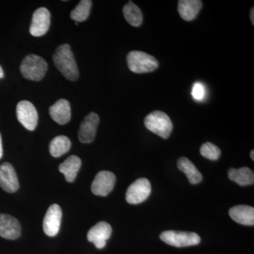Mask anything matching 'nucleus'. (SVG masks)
<instances>
[{"label": "nucleus", "instance_id": "1", "mask_svg": "<svg viewBox=\"0 0 254 254\" xmlns=\"http://www.w3.org/2000/svg\"><path fill=\"white\" fill-rule=\"evenodd\" d=\"M53 59L55 66L65 78L74 81L79 77L78 66L69 45L64 44L58 47Z\"/></svg>", "mask_w": 254, "mask_h": 254}, {"label": "nucleus", "instance_id": "2", "mask_svg": "<svg viewBox=\"0 0 254 254\" xmlns=\"http://www.w3.org/2000/svg\"><path fill=\"white\" fill-rule=\"evenodd\" d=\"M21 74L26 79L40 81L43 79L48 70L46 60L36 55H28L20 66Z\"/></svg>", "mask_w": 254, "mask_h": 254}, {"label": "nucleus", "instance_id": "3", "mask_svg": "<svg viewBox=\"0 0 254 254\" xmlns=\"http://www.w3.org/2000/svg\"><path fill=\"white\" fill-rule=\"evenodd\" d=\"M144 124L148 130L163 138H168L173 129V123L168 115L158 110L146 116Z\"/></svg>", "mask_w": 254, "mask_h": 254}, {"label": "nucleus", "instance_id": "4", "mask_svg": "<svg viewBox=\"0 0 254 254\" xmlns=\"http://www.w3.org/2000/svg\"><path fill=\"white\" fill-rule=\"evenodd\" d=\"M127 63L132 72L149 73L158 67V60L154 57L141 51H131L127 55Z\"/></svg>", "mask_w": 254, "mask_h": 254}, {"label": "nucleus", "instance_id": "5", "mask_svg": "<svg viewBox=\"0 0 254 254\" xmlns=\"http://www.w3.org/2000/svg\"><path fill=\"white\" fill-rule=\"evenodd\" d=\"M160 240L175 247H187L198 245L200 237L194 232L165 231L160 235Z\"/></svg>", "mask_w": 254, "mask_h": 254}, {"label": "nucleus", "instance_id": "6", "mask_svg": "<svg viewBox=\"0 0 254 254\" xmlns=\"http://www.w3.org/2000/svg\"><path fill=\"white\" fill-rule=\"evenodd\" d=\"M151 193V185L148 179L140 178L132 183L126 193V200L130 204H138L144 201Z\"/></svg>", "mask_w": 254, "mask_h": 254}, {"label": "nucleus", "instance_id": "7", "mask_svg": "<svg viewBox=\"0 0 254 254\" xmlns=\"http://www.w3.org/2000/svg\"><path fill=\"white\" fill-rule=\"evenodd\" d=\"M16 115L18 122L26 129L33 131L38 125V112L34 105L28 100H22L16 106Z\"/></svg>", "mask_w": 254, "mask_h": 254}, {"label": "nucleus", "instance_id": "8", "mask_svg": "<svg viewBox=\"0 0 254 254\" xmlns=\"http://www.w3.org/2000/svg\"><path fill=\"white\" fill-rule=\"evenodd\" d=\"M116 177L109 171H100L97 174L91 185L93 194L106 196L115 187Z\"/></svg>", "mask_w": 254, "mask_h": 254}, {"label": "nucleus", "instance_id": "9", "mask_svg": "<svg viewBox=\"0 0 254 254\" xmlns=\"http://www.w3.org/2000/svg\"><path fill=\"white\" fill-rule=\"evenodd\" d=\"M51 15L49 10L45 7L38 8L34 11L32 17L30 33L33 36H44L49 30Z\"/></svg>", "mask_w": 254, "mask_h": 254}, {"label": "nucleus", "instance_id": "10", "mask_svg": "<svg viewBox=\"0 0 254 254\" xmlns=\"http://www.w3.org/2000/svg\"><path fill=\"white\" fill-rule=\"evenodd\" d=\"M63 211L60 205H50L43 220V230L48 236L55 237L60 231Z\"/></svg>", "mask_w": 254, "mask_h": 254}, {"label": "nucleus", "instance_id": "11", "mask_svg": "<svg viewBox=\"0 0 254 254\" xmlns=\"http://www.w3.org/2000/svg\"><path fill=\"white\" fill-rule=\"evenodd\" d=\"M99 123L98 114L91 113L87 115L80 125L78 131V139L81 143H90L93 141Z\"/></svg>", "mask_w": 254, "mask_h": 254}, {"label": "nucleus", "instance_id": "12", "mask_svg": "<svg viewBox=\"0 0 254 254\" xmlns=\"http://www.w3.org/2000/svg\"><path fill=\"white\" fill-rule=\"evenodd\" d=\"M112 227L105 221L98 222L90 229L87 238L90 242L94 244L96 248L103 249L106 245L107 240H109L112 234Z\"/></svg>", "mask_w": 254, "mask_h": 254}, {"label": "nucleus", "instance_id": "13", "mask_svg": "<svg viewBox=\"0 0 254 254\" xmlns=\"http://www.w3.org/2000/svg\"><path fill=\"white\" fill-rule=\"evenodd\" d=\"M0 187L8 193H14L19 187L16 171L9 163L0 165Z\"/></svg>", "mask_w": 254, "mask_h": 254}, {"label": "nucleus", "instance_id": "14", "mask_svg": "<svg viewBox=\"0 0 254 254\" xmlns=\"http://www.w3.org/2000/svg\"><path fill=\"white\" fill-rule=\"evenodd\" d=\"M21 227L17 219L6 214L0 213V236L14 240L21 236Z\"/></svg>", "mask_w": 254, "mask_h": 254}, {"label": "nucleus", "instance_id": "15", "mask_svg": "<svg viewBox=\"0 0 254 254\" xmlns=\"http://www.w3.org/2000/svg\"><path fill=\"white\" fill-rule=\"evenodd\" d=\"M50 117L55 123L59 125H66L71 120V106L66 99L58 100L50 108Z\"/></svg>", "mask_w": 254, "mask_h": 254}, {"label": "nucleus", "instance_id": "16", "mask_svg": "<svg viewBox=\"0 0 254 254\" xmlns=\"http://www.w3.org/2000/svg\"><path fill=\"white\" fill-rule=\"evenodd\" d=\"M232 220L241 225L253 226L254 208L250 205H240L232 207L229 211Z\"/></svg>", "mask_w": 254, "mask_h": 254}, {"label": "nucleus", "instance_id": "17", "mask_svg": "<svg viewBox=\"0 0 254 254\" xmlns=\"http://www.w3.org/2000/svg\"><path fill=\"white\" fill-rule=\"evenodd\" d=\"M201 7L202 1L200 0H180L177 9L182 18L190 21L196 17Z\"/></svg>", "mask_w": 254, "mask_h": 254}, {"label": "nucleus", "instance_id": "18", "mask_svg": "<svg viewBox=\"0 0 254 254\" xmlns=\"http://www.w3.org/2000/svg\"><path fill=\"white\" fill-rule=\"evenodd\" d=\"M81 167V160L76 155H71L64 163L60 164V173L65 176L66 181L73 182Z\"/></svg>", "mask_w": 254, "mask_h": 254}, {"label": "nucleus", "instance_id": "19", "mask_svg": "<svg viewBox=\"0 0 254 254\" xmlns=\"http://www.w3.org/2000/svg\"><path fill=\"white\" fill-rule=\"evenodd\" d=\"M228 177L230 180L235 182L240 186H249L253 185L254 182L253 170L247 167H243L240 169H230L228 171Z\"/></svg>", "mask_w": 254, "mask_h": 254}, {"label": "nucleus", "instance_id": "20", "mask_svg": "<svg viewBox=\"0 0 254 254\" xmlns=\"http://www.w3.org/2000/svg\"><path fill=\"white\" fill-rule=\"evenodd\" d=\"M177 167H178L179 170H181L187 175L189 182L191 185H197L203 180L201 173L198 171L196 167L188 158L182 157L179 159L178 162H177Z\"/></svg>", "mask_w": 254, "mask_h": 254}, {"label": "nucleus", "instance_id": "21", "mask_svg": "<svg viewBox=\"0 0 254 254\" xmlns=\"http://www.w3.org/2000/svg\"><path fill=\"white\" fill-rule=\"evenodd\" d=\"M123 14L127 22L132 26L138 27L143 22V14L141 9L132 1H129L124 6Z\"/></svg>", "mask_w": 254, "mask_h": 254}, {"label": "nucleus", "instance_id": "22", "mask_svg": "<svg viewBox=\"0 0 254 254\" xmlns=\"http://www.w3.org/2000/svg\"><path fill=\"white\" fill-rule=\"evenodd\" d=\"M71 145V141L68 137L56 136L50 142L49 146L50 154L55 158L62 156L70 150Z\"/></svg>", "mask_w": 254, "mask_h": 254}, {"label": "nucleus", "instance_id": "23", "mask_svg": "<svg viewBox=\"0 0 254 254\" xmlns=\"http://www.w3.org/2000/svg\"><path fill=\"white\" fill-rule=\"evenodd\" d=\"M91 0H81L77 6L71 11L70 17L76 23L86 21L91 13Z\"/></svg>", "mask_w": 254, "mask_h": 254}, {"label": "nucleus", "instance_id": "24", "mask_svg": "<svg viewBox=\"0 0 254 254\" xmlns=\"http://www.w3.org/2000/svg\"><path fill=\"white\" fill-rule=\"evenodd\" d=\"M200 154L210 160H217L220 158L221 151L217 145L210 142L203 143L200 149Z\"/></svg>", "mask_w": 254, "mask_h": 254}, {"label": "nucleus", "instance_id": "25", "mask_svg": "<svg viewBox=\"0 0 254 254\" xmlns=\"http://www.w3.org/2000/svg\"><path fill=\"white\" fill-rule=\"evenodd\" d=\"M192 96L195 100H203L205 95V87L199 82L194 83L191 92Z\"/></svg>", "mask_w": 254, "mask_h": 254}, {"label": "nucleus", "instance_id": "26", "mask_svg": "<svg viewBox=\"0 0 254 254\" xmlns=\"http://www.w3.org/2000/svg\"><path fill=\"white\" fill-rule=\"evenodd\" d=\"M250 18L252 21V24H254V8L252 7L250 11Z\"/></svg>", "mask_w": 254, "mask_h": 254}, {"label": "nucleus", "instance_id": "27", "mask_svg": "<svg viewBox=\"0 0 254 254\" xmlns=\"http://www.w3.org/2000/svg\"><path fill=\"white\" fill-rule=\"evenodd\" d=\"M3 155L2 142H1V135H0V159L1 158Z\"/></svg>", "mask_w": 254, "mask_h": 254}, {"label": "nucleus", "instance_id": "28", "mask_svg": "<svg viewBox=\"0 0 254 254\" xmlns=\"http://www.w3.org/2000/svg\"><path fill=\"white\" fill-rule=\"evenodd\" d=\"M4 77V71H3L2 68L0 66V78Z\"/></svg>", "mask_w": 254, "mask_h": 254}, {"label": "nucleus", "instance_id": "29", "mask_svg": "<svg viewBox=\"0 0 254 254\" xmlns=\"http://www.w3.org/2000/svg\"><path fill=\"white\" fill-rule=\"evenodd\" d=\"M254 150H252V151H251V153H250V156H251V158L252 159V160H254Z\"/></svg>", "mask_w": 254, "mask_h": 254}]
</instances>
